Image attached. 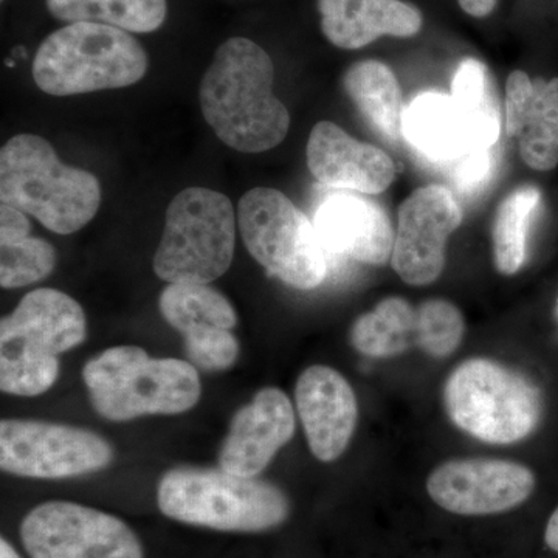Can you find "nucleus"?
<instances>
[{
  "mask_svg": "<svg viewBox=\"0 0 558 558\" xmlns=\"http://www.w3.org/2000/svg\"><path fill=\"white\" fill-rule=\"evenodd\" d=\"M0 201L53 233L72 234L97 216L101 186L92 172L62 163L46 138L20 134L0 150Z\"/></svg>",
  "mask_w": 558,
  "mask_h": 558,
  "instance_id": "nucleus-2",
  "label": "nucleus"
},
{
  "mask_svg": "<svg viewBox=\"0 0 558 558\" xmlns=\"http://www.w3.org/2000/svg\"><path fill=\"white\" fill-rule=\"evenodd\" d=\"M492 149H480L451 165V178L462 193H475L490 178L494 168Z\"/></svg>",
  "mask_w": 558,
  "mask_h": 558,
  "instance_id": "nucleus-29",
  "label": "nucleus"
},
{
  "mask_svg": "<svg viewBox=\"0 0 558 558\" xmlns=\"http://www.w3.org/2000/svg\"><path fill=\"white\" fill-rule=\"evenodd\" d=\"M0 558H21L16 549L5 538L0 539Z\"/></svg>",
  "mask_w": 558,
  "mask_h": 558,
  "instance_id": "nucleus-33",
  "label": "nucleus"
},
{
  "mask_svg": "<svg viewBox=\"0 0 558 558\" xmlns=\"http://www.w3.org/2000/svg\"><path fill=\"white\" fill-rule=\"evenodd\" d=\"M506 134L519 140L521 159L535 171L558 165V78L532 80L515 70L506 83Z\"/></svg>",
  "mask_w": 558,
  "mask_h": 558,
  "instance_id": "nucleus-19",
  "label": "nucleus"
},
{
  "mask_svg": "<svg viewBox=\"0 0 558 558\" xmlns=\"http://www.w3.org/2000/svg\"><path fill=\"white\" fill-rule=\"evenodd\" d=\"M462 209L442 185L417 189L398 213L391 266L410 286L435 282L446 269L447 242L461 227Z\"/></svg>",
  "mask_w": 558,
  "mask_h": 558,
  "instance_id": "nucleus-14",
  "label": "nucleus"
},
{
  "mask_svg": "<svg viewBox=\"0 0 558 558\" xmlns=\"http://www.w3.org/2000/svg\"><path fill=\"white\" fill-rule=\"evenodd\" d=\"M234 244L236 216L229 197L191 186L167 209L154 271L168 284H209L230 269Z\"/></svg>",
  "mask_w": 558,
  "mask_h": 558,
  "instance_id": "nucleus-8",
  "label": "nucleus"
},
{
  "mask_svg": "<svg viewBox=\"0 0 558 558\" xmlns=\"http://www.w3.org/2000/svg\"><path fill=\"white\" fill-rule=\"evenodd\" d=\"M462 11L473 17H486L497 7V0H458Z\"/></svg>",
  "mask_w": 558,
  "mask_h": 558,
  "instance_id": "nucleus-31",
  "label": "nucleus"
},
{
  "mask_svg": "<svg viewBox=\"0 0 558 558\" xmlns=\"http://www.w3.org/2000/svg\"><path fill=\"white\" fill-rule=\"evenodd\" d=\"M83 379L95 411L113 422L185 413L199 402L202 395L199 374L191 363L150 359L138 347L101 352L86 363Z\"/></svg>",
  "mask_w": 558,
  "mask_h": 558,
  "instance_id": "nucleus-7",
  "label": "nucleus"
},
{
  "mask_svg": "<svg viewBox=\"0 0 558 558\" xmlns=\"http://www.w3.org/2000/svg\"><path fill=\"white\" fill-rule=\"evenodd\" d=\"M323 35L332 46L357 50L381 36L413 38L422 14L402 0H317Z\"/></svg>",
  "mask_w": 558,
  "mask_h": 558,
  "instance_id": "nucleus-21",
  "label": "nucleus"
},
{
  "mask_svg": "<svg viewBox=\"0 0 558 558\" xmlns=\"http://www.w3.org/2000/svg\"><path fill=\"white\" fill-rule=\"evenodd\" d=\"M295 402L312 454L322 462L337 461L357 428V396L351 384L337 369L311 366L296 380Z\"/></svg>",
  "mask_w": 558,
  "mask_h": 558,
  "instance_id": "nucleus-15",
  "label": "nucleus"
},
{
  "mask_svg": "<svg viewBox=\"0 0 558 558\" xmlns=\"http://www.w3.org/2000/svg\"><path fill=\"white\" fill-rule=\"evenodd\" d=\"M451 97L475 121L484 146L494 148L501 132V112L486 65L472 58L459 62L451 83Z\"/></svg>",
  "mask_w": 558,
  "mask_h": 558,
  "instance_id": "nucleus-26",
  "label": "nucleus"
},
{
  "mask_svg": "<svg viewBox=\"0 0 558 558\" xmlns=\"http://www.w3.org/2000/svg\"><path fill=\"white\" fill-rule=\"evenodd\" d=\"M307 168L330 189L380 194L396 178L395 161L385 150L352 138L332 121H319L311 131Z\"/></svg>",
  "mask_w": 558,
  "mask_h": 558,
  "instance_id": "nucleus-18",
  "label": "nucleus"
},
{
  "mask_svg": "<svg viewBox=\"0 0 558 558\" xmlns=\"http://www.w3.org/2000/svg\"><path fill=\"white\" fill-rule=\"evenodd\" d=\"M238 223L250 255L271 277L299 290L325 281L328 263L315 223L281 191H247L238 207Z\"/></svg>",
  "mask_w": 558,
  "mask_h": 558,
  "instance_id": "nucleus-9",
  "label": "nucleus"
},
{
  "mask_svg": "<svg viewBox=\"0 0 558 558\" xmlns=\"http://www.w3.org/2000/svg\"><path fill=\"white\" fill-rule=\"evenodd\" d=\"M545 543L550 550L558 554V508L550 513L546 524Z\"/></svg>",
  "mask_w": 558,
  "mask_h": 558,
  "instance_id": "nucleus-32",
  "label": "nucleus"
},
{
  "mask_svg": "<svg viewBox=\"0 0 558 558\" xmlns=\"http://www.w3.org/2000/svg\"><path fill=\"white\" fill-rule=\"evenodd\" d=\"M464 336V315L451 301L432 299L414 306L400 296L381 300L349 330L352 348L369 359L398 357L413 349L432 359H449Z\"/></svg>",
  "mask_w": 558,
  "mask_h": 558,
  "instance_id": "nucleus-10",
  "label": "nucleus"
},
{
  "mask_svg": "<svg viewBox=\"0 0 558 558\" xmlns=\"http://www.w3.org/2000/svg\"><path fill=\"white\" fill-rule=\"evenodd\" d=\"M2 2H5V0H2Z\"/></svg>",
  "mask_w": 558,
  "mask_h": 558,
  "instance_id": "nucleus-34",
  "label": "nucleus"
},
{
  "mask_svg": "<svg viewBox=\"0 0 558 558\" xmlns=\"http://www.w3.org/2000/svg\"><path fill=\"white\" fill-rule=\"evenodd\" d=\"M83 307L57 289L27 293L0 323V388L7 395L35 398L53 387L58 355L86 340Z\"/></svg>",
  "mask_w": 558,
  "mask_h": 558,
  "instance_id": "nucleus-3",
  "label": "nucleus"
},
{
  "mask_svg": "<svg viewBox=\"0 0 558 558\" xmlns=\"http://www.w3.org/2000/svg\"><path fill=\"white\" fill-rule=\"evenodd\" d=\"M343 89L377 134L398 142L403 137L402 89L395 72L380 61L355 62L344 72Z\"/></svg>",
  "mask_w": 558,
  "mask_h": 558,
  "instance_id": "nucleus-22",
  "label": "nucleus"
},
{
  "mask_svg": "<svg viewBox=\"0 0 558 558\" xmlns=\"http://www.w3.org/2000/svg\"><path fill=\"white\" fill-rule=\"evenodd\" d=\"M54 20L97 22L130 33H153L167 21V0H46Z\"/></svg>",
  "mask_w": 558,
  "mask_h": 558,
  "instance_id": "nucleus-24",
  "label": "nucleus"
},
{
  "mask_svg": "<svg viewBox=\"0 0 558 558\" xmlns=\"http://www.w3.org/2000/svg\"><path fill=\"white\" fill-rule=\"evenodd\" d=\"M32 222L21 209L3 205L0 207V242H11L31 236Z\"/></svg>",
  "mask_w": 558,
  "mask_h": 558,
  "instance_id": "nucleus-30",
  "label": "nucleus"
},
{
  "mask_svg": "<svg viewBox=\"0 0 558 558\" xmlns=\"http://www.w3.org/2000/svg\"><path fill=\"white\" fill-rule=\"evenodd\" d=\"M113 451L97 433L9 418L0 424V468L24 478L60 480L108 468Z\"/></svg>",
  "mask_w": 558,
  "mask_h": 558,
  "instance_id": "nucleus-12",
  "label": "nucleus"
},
{
  "mask_svg": "<svg viewBox=\"0 0 558 558\" xmlns=\"http://www.w3.org/2000/svg\"><path fill=\"white\" fill-rule=\"evenodd\" d=\"M539 199V191L526 185L513 190L498 205L492 227L494 264L498 274L512 277L526 263L529 223Z\"/></svg>",
  "mask_w": 558,
  "mask_h": 558,
  "instance_id": "nucleus-25",
  "label": "nucleus"
},
{
  "mask_svg": "<svg viewBox=\"0 0 558 558\" xmlns=\"http://www.w3.org/2000/svg\"><path fill=\"white\" fill-rule=\"evenodd\" d=\"M323 247L369 266L391 263L396 231L388 213L376 201L343 191L326 197L315 213Z\"/></svg>",
  "mask_w": 558,
  "mask_h": 558,
  "instance_id": "nucleus-17",
  "label": "nucleus"
},
{
  "mask_svg": "<svg viewBox=\"0 0 558 558\" xmlns=\"http://www.w3.org/2000/svg\"><path fill=\"white\" fill-rule=\"evenodd\" d=\"M148 53L130 32L72 22L50 33L33 60L36 86L53 97L123 89L148 70Z\"/></svg>",
  "mask_w": 558,
  "mask_h": 558,
  "instance_id": "nucleus-6",
  "label": "nucleus"
},
{
  "mask_svg": "<svg viewBox=\"0 0 558 558\" xmlns=\"http://www.w3.org/2000/svg\"><path fill=\"white\" fill-rule=\"evenodd\" d=\"M185 339L186 355L194 365L207 371H226L240 357V341L231 330H209Z\"/></svg>",
  "mask_w": 558,
  "mask_h": 558,
  "instance_id": "nucleus-28",
  "label": "nucleus"
},
{
  "mask_svg": "<svg viewBox=\"0 0 558 558\" xmlns=\"http://www.w3.org/2000/svg\"><path fill=\"white\" fill-rule=\"evenodd\" d=\"M442 402L454 427L497 446L529 438L545 417L542 388L526 374L494 359L459 363L444 384Z\"/></svg>",
  "mask_w": 558,
  "mask_h": 558,
  "instance_id": "nucleus-4",
  "label": "nucleus"
},
{
  "mask_svg": "<svg viewBox=\"0 0 558 558\" xmlns=\"http://www.w3.org/2000/svg\"><path fill=\"white\" fill-rule=\"evenodd\" d=\"M21 539L31 558H143L142 543L123 520L70 501L32 509Z\"/></svg>",
  "mask_w": 558,
  "mask_h": 558,
  "instance_id": "nucleus-11",
  "label": "nucleus"
},
{
  "mask_svg": "<svg viewBox=\"0 0 558 558\" xmlns=\"http://www.w3.org/2000/svg\"><path fill=\"white\" fill-rule=\"evenodd\" d=\"M403 137L417 153L453 165L484 146L475 121L451 95L425 92L407 106Z\"/></svg>",
  "mask_w": 558,
  "mask_h": 558,
  "instance_id": "nucleus-20",
  "label": "nucleus"
},
{
  "mask_svg": "<svg viewBox=\"0 0 558 558\" xmlns=\"http://www.w3.org/2000/svg\"><path fill=\"white\" fill-rule=\"evenodd\" d=\"M537 487L534 470L506 459H451L427 478L429 498L447 512L497 515L526 502Z\"/></svg>",
  "mask_w": 558,
  "mask_h": 558,
  "instance_id": "nucleus-13",
  "label": "nucleus"
},
{
  "mask_svg": "<svg viewBox=\"0 0 558 558\" xmlns=\"http://www.w3.org/2000/svg\"><path fill=\"white\" fill-rule=\"evenodd\" d=\"M274 84V61L258 44L236 36L219 46L202 78L201 108L220 142L244 154L282 143L290 116Z\"/></svg>",
  "mask_w": 558,
  "mask_h": 558,
  "instance_id": "nucleus-1",
  "label": "nucleus"
},
{
  "mask_svg": "<svg viewBox=\"0 0 558 558\" xmlns=\"http://www.w3.org/2000/svg\"><path fill=\"white\" fill-rule=\"evenodd\" d=\"M159 310L168 325L183 337L231 330L238 325L230 301L208 284H168L161 292Z\"/></svg>",
  "mask_w": 558,
  "mask_h": 558,
  "instance_id": "nucleus-23",
  "label": "nucleus"
},
{
  "mask_svg": "<svg viewBox=\"0 0 558 558\" xmlns=\"http://www.w3.org/2000/svg\"><path fill=\"white\" fill-rule=\"evenodd\" d=\"M57 267L53 245L40 238L27 236L0 242V286L25 288L49 277Z\"/></svg>",
  "mask_w": 558,
  "mask_h": 558,
  "instance_id": "nucleus-27",
  "label": "nucleus"
},
{
  "mask_svg": "<svg viewBox=\"0 0 558 558\" xmlns=\"http://www.w3.org/2000/svg\"><path fill=\"white\" fill-rule=\"evenodd\" d=\"M157 505L168 519L223 532L270 531L290 515L281 488L223 469L170 470L160 480Z\"/></svg>",
  "mask_w": 558,
  "mask_h": 558,
  "instance_id": "nucleus-5",
  "label": "nucleus"
},
{
  "mask_svg": "<svg viewBox=\"0 0 558 558\" xmlns=\"http://www.w3.org/2000/svg\"><path fill=\"white\" fill-rule=\"evenodd\" d=\"M292 402L278 388L260 389L231 421L219 450L220 469L233 475L256 478L295 435Z\"/></svg>",
  "mask_w": 558,
  "mask_h": 558,
  "instance_id": "nucleus-16",
  "label": "nucleus"
}]
</instances>
